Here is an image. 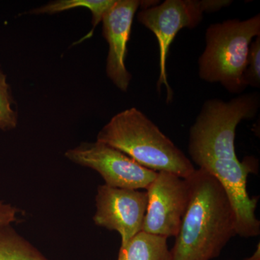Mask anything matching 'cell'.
I'll return each mask as SVG.
<instances>
[{"instance_id": "obj_1", "label": "cell", "mask_w": 260, "mask_h": 260, "mask_svg": "<svg viewBox=\"0 0 260 260\" xmlns=\"http://www.w3.org/2000/svg\"><path fill=\"white\" fill-rule=\"evenodd\" d=\"M189 200L173 246L172 260H212L237 235L232 203L220 182L195 169L186 178Z\"/></svg>"}, {"instance_id": "obj_2", "label": "cell", "mask_w": 260, "mask_h": 260, "mask_svg": "<svg viewBox=\"0 0 260 260\" xmlns=\"http://www.w3.org/2000/svg\"><path fill=\"white\" fill-rule=\"evenodd\" d=\"M96 141L154 172L172 173L186 179L195 170L185 154L136 108L113 116L99 132Z\"/></svg>"}, {"instance_id": "obj_3", "label": "cell", "mask_w": 260, "mask_h": 260, "mask_svg": "<svg viewBox=\"0 0 260 260\" xmlns=\"http://www.w3.org/2000/svg\"><path fill=\"white\" fill-rule=\"evenodd\" d=\"M260 37V15L248 20H227L210 25L205 34L206 46L199 59V76L219 83L233 93L246 88L244 81L249 47Z\"/></svg>"}, {"instance_id": "obj_4", "label": "cell", "mask_w": 260, "mask_h": 260, "mask_svg": "<svg viewBox=\"0 0 260 260\" xmlns=\"http://www.w3.org/2000/svg\"><path fill=\"white\" fill-rule=\"evenodd\" d=\"M259 103L256 93L239 95L229 102H205L189 132L188 151L191 160L235 149L237 126L256 115Z\"/></svg>"}, {"instance_id": "obj_5", "label": "cell", "mask_w": 260, "mask_h": 260, "mask_svg": "<svg viewBox=\"0 0 260 260\" xmlns=\"http://www.w3.org/2000/svg\"><path fill=\"white\" fill-rule=\"evenodd\" d=\"M228 0H167L161 4L145 1L138 14V20L156 37L159 47L160 75L157 88L162 85L167 91V102L173 93L168 82L167 61L169 47L178 32L184 28H194L203 18V13L218 11L232 3Z\"/></svg>"}, {"instance_id": "obj_6", "label": "cell", "mask_w": 260, "mask_h": 260, "mask_svg": "<svg viewBox=\"0 0 260 260\" xmlns=\"http://www.w3.org/2000/svg\"><path fill=\"white\" fill-rule=\"evenodd\" d=\"M65 157L99 173L105 184L121 189H146L158 172L142 167L122 152L101 142L82 143L67 150Z\"/></svg>"}, {"instance_id": "obj_7", "label": "cell", "mask_w": 260, "mask_h": 260, "mask_svg": "<svg viewBox=\"0 0 260 260\" xmlns=\"http://www.w3.org/2000/svg\"><path fill=\"white\" fill-rule=\"evenodd\" d=\"M146 190L148 207L142 231L167 239L175 237L189 200L186 179L172 173L158 172Z\"/></svg>"}, {"instance_id": "obj_8", "label": "cell", "mask_w": 260, "mask_h": 260, "mask_svg": "<svg viewBox=\"0 0 260 260\" xmlns=\"http://www.w3.org/2000/svg\"><path fill=\"white\" fill-rule=\"evenodd\" d=\"M95 206L94 223L119 233L122 246L141 232L148 196L146 191L112 187L104 184L98 187Z\"/></svg>"}, {"instance_id": "obj_9", "label": "cell", "mask_w": 260, "mask_h": 260, "mask_svg": "<svg viewBox=\"0 0 260 260\" xmlns=\"http://www.w3.org/2000/svg\"><path fill=\"white\" fill-rule=\"evenodd\" d=\"M143 3L139 0H115L102 20L103 36L109 47L106 72L112 83L124 92L132 79L125 65L126 46L135 13Z\"/></svg>"}, {"instance_id": "obj_10", "label": "cell", "mask_w": 260, "mask_h": 260, "mask_svg": "<svg viewBox=\"0 0 260 260\" xmlns=\"http://www.w3.org/2000/svg\"><path fill=\"white\" fill-rule=\"evenodd\" d=\"M167 239L141 231L121 246L117 260H172Z\"/></svg>"}, {"instance_id": "obj_11", "label": "cell", "mask_w": 260, "mask_h": 260, "mask_svg": "<svg viewBox=\"0 0 260 260\" xmlns=\"http://www.w3.org/2000/svg\"><path fill=\"white\" fill-rule=\"evenodd\" d=\"M0 260H50L12 225L0 226Z\"/></svg>"}, {"instance_id": "obj_12", "label": "cell", "mask_w": 260, "mask_h": 260, "mask_svg": "<svg viewBox=\"0 0 260 260\" xmlns=\"http://www.w3.org/2000/svg\"><path fill=\"white\" fill-rule=\"evenodd\" d=\"M114 1L115 0H59L48 3L41 8H36L29 12V13L32 15H53L77 8H85L90 10L93 16V28L84 37V39L80 41V42L92 37L94 29L96 28L98 24L102 21L103 16L112 6Z\"/></svg>"}, {"instance_id": "obj_13", "label": "cell", "mask_w": 260, "mask_h": 260, "mask_svg": "<svg viewBox=\"0 0 260 260\" xmlns=\"http://www.w3.org/2000/svg\"><path fill=\"white\" fill-rule=\"evenodd\" d=\"M13 103L6 75L0 69V129L8 131L16 127L18 117Z\"/></svg>"}, {"instance_id": "obj_14", "label": "cell", "mask_w": 260, "mask_h": 260, "mask_svg": "<svg viewBox=\"0 0 260 260\" xmlns=\"http://www.w3.org/2000/svg\"><path fill=\"white\" fill-rule=\"evenodd\" d=\"M246 86L259 88L260 85V37L251 43L244 73Z\"/></svg>"}, {"instance_id": "obj_15", "label": "cell", "mask_w": 260, "mask_h": 260, "mask_svg": "<svg viewBox=\"0 0 260 260\" xmlns=\"http://www.w3.org/2000/svg\"><path fill=\"white\" fill-rule=\"evenodd\" d=\"M19 210L10 203L0 200V226L12 225L18 220Z\"/></svg>"}, {"instance_id": "obj_16", "label": "cell", "mask_w": 260, "mask_h": 260, "mask_svg": "<svg viewBox=\"0 0 260 260\" xmlns=\"http://www.w3.org/2000/svg\"><path fill=\"white\" fill-rule=\"evenodd\" d=\"M228 260H234V259H228ZM243 260H260V246L259 244H258L257 247H256L255 251L254 254H252L249 257L246 258V259Z\"/></svg>"}]
</instances>
